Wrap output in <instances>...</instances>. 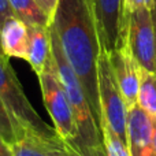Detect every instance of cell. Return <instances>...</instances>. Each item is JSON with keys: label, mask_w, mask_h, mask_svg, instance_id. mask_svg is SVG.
<instances>
[{"label": "cell", "mask_w": 156, "mask_h": 156, "mask_svg": "<svg viewBox=\"0 0 156 156\" xmlns=\"http://www.w3.org/2000/svg\"><path fill=\"white\" fill-rule=\"evenodd\" d=\"M10 16H12V10L8 0H0V27Z\"/></svg>", "instance_id": "cell-20"}, {"label": "cell", "mask_w": 156, "mask_h": 156, "mask_svg": "<svg viewBox=\"0 0 156 156\" xmlns=\"http://www.w3.org/2000/svg\"><path fill=\"white\" fill-rule=\"evenodd\" d=\"M97 89L101 122L112 129V132L127 144V107L116 83L111 67L110 56L105 51H100L97 59ZM100 122V123H101Z\"/></svg>", "instance_id": "cell-4"}, {"label": "cell", "mask_w": 156, "mask_h": 156, "mask_svg": "<svg viewBox=\"0 0 156 156\" xmlns=\"http://www.w3.org/2000/svg\"><path fill=\"white\" fill-rule=\"evenodd\" d=\"M36 2H37V4L40 5L41 10L44 11V14L49 18V21H52L59 0H36Z\"/></svg>", "instance_id": "cell-19"}, {"label": "cell", "mask_w": 156, "mask_h": 156, "mask_svg": "<svg viewBox=\"0 0 156 156\" xmlns=\"http://www.w3.org/2000/svg\"><path fill=\"white\" fill-rule=\"evenodd\" d=\"M116 83L122 93L127 111L137 104L140 86V66L134 59L127 41L108 54Z\"/></svg>", "instance_id": "cell-8"}, {"label": "cell", "mask_w": 156, "mask_h": 156, "mask_svg": "<svg viewBox=\"0 0 156 156\" xmlns=\"http://www.w3.org/2000/svg\"><path fill=\"white\" fill-rule=\"evenodd\" d=\"M38 82H40L44 105L54 122V127L58 136L65 141L78 140V129L73 108L58 78L52 58L49 59L45 70L38 76Z\"/></svg>", "instance_id": "cell-5"}, {"label": "cell", "mask_w": 156, "mask_h": 156, "mask_svg": "<svg viewBox=\"0 0 156 156\" xmlns=\"http://www.w3.org/2000/svg\"><path fill=\"white\" fill-rule=\"evenodd\" d=\"M8 59L0 47V100L11 118L16 138L26 132L44 136L58 134L55 127L45 123L30 104Z\"/></svg>", "instance_id": "cell-3"}, {"label": "cell", "mask_w": 156, "mask_h": 156, "mask_svg": "<svg viewBox=\"0 0 156 156\" xmlns=\"http://www.w3.org/2000/svg\"><path fill=\"white\" fill-rule=\"evenodd\" d=\"M152 19H154V26H155V36H156V0L154 3V8H152Z\"/></svg>", "instance_id": "cell-22"}, {"label": "cell", "mask_w": 156, "mask_h": 156, "mask_svg": "<svg viewBox=\"0 0 156 156\" xmlns=\"http://www.w3.org/2000/svg\"><path fill=\"white\" fill-rule=\"evenodd\" d=\"M0 156H12V148L3 137H0Z\"/></svg>", "instance_id": "cell-21"}, {"label": "cell", "mask_w": 156, "mask_h": 156, "mask_svg": "<svg viewBox=\"0 0 156 156\" xmlns=\"http://www.w3.org/2000/svg\"><path fill=\"white\" fill-rule=\"evenodd\" d=\"M29 27L16 16H10L0 27V47L7 58L26 59Z\"/></svg>", "instance_id": "cell-11"}, {"label": "cell", "mask_w": 156, "mask_h": 156, "mask_svg": "<svg viewBox=\"0 0 156 156\" xmlns=\"http://www.w3.org/2000/svg\"><path fill=\"white\" fill-rule=\"evenodd\" d=\"M99 36L100 48L107 54L126 41L123 0H88Z\"/></svg>", "instance_id": "cell-7"}, {"label": "cell", "mask_w": 156, "mask_h": 156, "mask_svg": "<svg viewBox=\"0 0 156 156\" xmlns=\"http://www.w3.org/2000/svg\"><path fill=\"white\" fill-rule=\"evenodd\" d=\"M127 147L132 156H156L154 119L136 104L127 112Z\"/></svg>", "instance_id": "cell-9"}, {"label": "cell", "mask_w": 156, "mask_h": 156, "mask_svg": "<svg viewBox=\"0 0 156 156\" xmlns=\"http://www.w3.org/2000/svg\"><path fill=\"white\" fill-rule=\"evenodd\" d=\"M154 3H155V0H123V15H125V18H126V15L134 12L136 10H140V8H147V10L152 11Z\"/></svg>", "instance_id": "cell-18"}, {"label": "cell", "mask_w": 156, "mask_h": 156, "mask_svg": "<svg viewBox=\"0 0 156 156\" xmlns=\"http://www.w3.org/2000/svg\"><path fill=\"white\" fill-rule=\"evenodd\" d=\"M154 147H155V154H156V119L154 121Z\"/></svg>", "instance_id": "cell-23"}, {"label": "cell", "mask_w": 156, "mask_h": 156, "mask_svg": "<svg viewBox=\"0 0 156 156\" xmlns=\"http://www.w3.org/2000/svg\"><path fill=\"white\" fill-rule=\"evenodd\" d=\"M125 29L126 41L138 66L156 73V36L152 11L140 8L126 15Z\"/></svg>", "instance_id": "cell-6"}, {"label": "cell", "mask_w": 156, "mask_h": 156, "mask_svg": "<svg viewBox=\"0 0 156 156\" xmlns=\"http://www.w3.org/2000/svg\"><path fill=\"white\" fill-rule=\"evenodd\" d=\"M67 62L76 71L88 96L89 104L100 126L97 59L100 43L88 0H59L49 25Z\"/></svg>", "instance_id": "cell-1"}, {"label": "cell", "mask_w": 156, "mask_h": 156, "mask_svg": "<svg viewBox=\"0 0 156 156\" xmlns=\"http://www.w3.org/2000/svg\"><path fill=\"white\" fill-rule=\"evenodd\" d=\"M29 27L26 62L30 65L37 77L45 70L51 59V33L49 26L33 25Z\"/></svg>", "instance_id": "cell-12"}, {"label": "cell", "mask_w": 156, "mask_h": 156, "mask_svg": "<svg viewBox=\"0 0 156 156\" xmlns=\"http://www.w3.org/2000/svg\"><path fill=\"white\" fill-rule=\"evenodd\" d=\"M12 156H67V145L58 134L44 136L26 132L11 145Z\"/></svg>", "instance_id": "cell-10"}, {"label": "cell", "mask_w": 156, "mask_h": 156, "mask_svg": "<svg viewBox=\"0 0 156 156\" xmlns=\"http://www.w3.org/2000/svg\"><path fill=\"white\" fill-rule=\"evenodd\" d=\"M67 145V156H107L104 145H88L80 141H66Z\"/></svg>", "instance_id": "cell-16"}, {"label": "cell", "mask_w": 156, "mask_h": 156, "mask_svg": "<svg viewBox=\"0 0 156 156\" xmlns=\"http://www.w3.org/2000/svg\"><path fill=\"white\" fill-rule=\"evenodd\" d=\"M0 137L4 138L10 145H12L16 141V134L14 130L12 122H11V118L2 100H0Z\"/></svg>", "instance_id": "cell-17"}, {"label": "cell", "mask_w": 156, "mask_h": 156, "mask_svg": "<svg viewBox=\"0 0 156 156\" xmlns=\"http://www.w3.org/2000/svg\"><path fill=\"white\" fill-rule=\"evenodd\" d=\"M137 104L152 119H156V73L140 67V86Z\"/></svg>", "instance_id": "cell-14"}, {"label": "cell", "mask_w": 156, "mask_h": 156, "mask_svg": "<svg viewBox=\"0 0 156 156\" xmlns=\"http://www.w3.org/2000/svg\"><path fill=\"white\" fill-rule=\"evenodd\" d=\"M51 58L54 62L55 70L58 78L63 86L67 100L73 108V114L76 118L77 129H78V140L80 143L88 144V145H97L103 143L101 130L93 115V111L89 104L88 96L85 93L80 78L67 62L65 54H63L60 44L56 36L51 32Z\"/></svg>", "instance_id": "cell-2"}, {"label": "cell", "mask_w": 156, "mask_h": 156, "mask_svg": "<svg viewBox=\"0 0 156 156\" xmlns=\"http://www.w3.org/2000/svg\"><path fill=\"white\" fill-rule=\"evenodd\" d=\"M12 10V15L21 19L27 26L40 25V26H49L51 21L44 14L36 0H8Z\"/></svg>", "instance_id": "cell-13"}, {"label": "cell", "mask_w": 156, "mask_h": 156, "mask_svg": "<svg viewBox=\"0 0 156 156\" xmlns=\"http://www.w3.org/2000/svg\"><path fill=\"white\" fill-rule=\"evenodd\" d=\"M100 130H101V138L103 145L105 149L107 156H132L129 151V147L125 141H122L115 133L112 132L110 126L101 122L100 123Z\"/></svg>", "instance_id": "cell-15"}]
</instances>
